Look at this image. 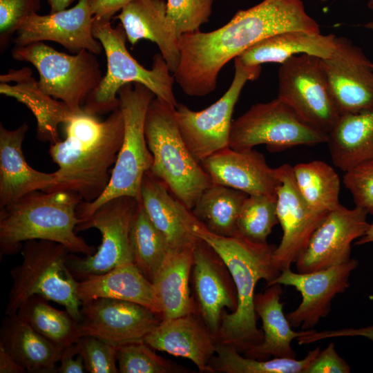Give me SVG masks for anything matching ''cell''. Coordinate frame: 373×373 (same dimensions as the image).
<instances>
[{"mask_svg":"<svg viewBox=\"0 0 373 373\" xmlns=\"http://www.w3.org/2000/svg\"><path fill=\"white\" fill-rule=\"evenodd\" d=\"M369 298L370 300H373V295L370 296Z\"/></svg>","mask_w":373,"mask_h":373,"instance_id":"db71d44e","label":"cell"},{"mask_svg":"<svg viewBox=\"0 0 373 373\" xmlns=\"http://www.w3.org/2000/svg\"><path fill=\"white\" fill-rule=\"evenodd\" d=\"M201 164L212 184L249 195L276 194L280 184L276 169L253 149L236 150L228 146L207 157Z\"/></svg>","mask_w":373,"mask_h":373,"instance_id":"44dd1931","label":"cell"},{"mask_svg":"<svg viewBox=\"0 0 373 373\" xmlns=\"http://www.w3.org/2000/svg\"><path fill=\"white\" fill-rule=\"evenodd\" d=\"M79 354L90 373H117V346L99 338L86 335L78 341Z\"/></svg>","mask_w":373,"mask_h":373,"instance_id":"60d3db41","label":"cell"},{"mask_svg":"<svg viewBox=\"0 0 373 373\" xmlns=\"http://www.w3.org/2000/svg\"><path fill=\"white\" fill-rule=\"evenodd\" d=\"M0 93L15 98L30 110L37 120L36 137L44 142L59 141V124L66 123L77 113L64 102L42 91L32 70L26 66L0 75Z\"/></svg>","mask_w":373,"mask_h":373,"instance_id":"484cf974","label":"cell"},{"mask_svg":"<svg viewBox=\"0 0 373 373\" xmlns=\"http://www.w3.org/2000/svg\"><path fill=\"white\" fill-rule=\"evenodd\" d=\"M234 76L225 93L200 111L178 104L175 117L180 133L193 156L201 163L207 157L229 146L234 107L245 84L256 80L261 66H247L234 59Z\"/></svg>","mask_w":373,"mask_h":373,"instance_id":"4fadbf2b","label":"cell"},{"mask_svg":"<svg viewBox=\"0 0 373 373\" xmlns=\"http://www.w3.org/2000/svg\"><path fill=\"white\" fill-rule=\"evenodd\" d=\"M64 124L65 138L50 144L49 153L58 169L54 185L46 192L69 191L84 202L97 199L106 189L124 131L119 107L100 121L82 111Z\"/></svg>","mask_w":373,"mask_h":373,"instance_id":"7a4b0ae2","label":"cell"},{"mask_svg":"<svg viewBox=\"0 0 373 373\" xmlns=\"http://www.w3.org/2000/svg\"><path fill=\"white\" fill-rule=\"evenodd\" d=\"M169 191L164 183L148 171L142 182L140 203L165 239L169 251L192 248L198 240L193 228L200 222Z\"/></svg>","mask_w":373,"mask_h":373,"instance_id":"7402d4cb","label":"cell"},{"mask_svg":"<svg viewBox=\"0 0 373 373\" xmlns=\"http://www.w3.org/2000/svg\"><path fill=\"white\" fill-rule=\"evenodd\" d=\"M343 182L350 191L355 207L373 215V165L361 166L345 172Z\"/></svg>","mask_w":373,"mask_h":373,"instance_id":"7bdbcfd3","label":"cell"},{"mask_svg":"<svg viewBox=\"0 0 373 373\" xmlns=\"http://www.w3.org/2000/svg\"><path fill=\"white\" fill-rule=\"evenodd\" d=\"M117 96L124 117L122 144L105 191L95 200L82 201L78 205L77 216L81 220L115 198L128 196L141 202L142 179L153 164V155L145 137L144 122L155 94L141 84L130 83L120 88Z\"/></svg>","mask_w":373,"mask_h":373,"instance_id":"52a82bcc","label":"cell"},{"mask_svg":"<svg viewBox=\"0 0 373 373\" xmlns=\"http://www.w3.org/2000/svg\"><path fill=\"white\" fill-rule=\"evenodd\" d=\"M144 341L117 347L119 373H172L181 369L155 354Z\"/></svg>","mask_w":373,"mask_h":373,"instance_id":"f35d334b","label":"cell"},{"mask_svg":"<svg viewBox=\"0 0 373 373\" xmlns=\"http://www.w3.org/2000/svg\"><path fill=\"white\" fill-rule=\"evenodd\" d=\"M327 135L307 126L278 97L253 105L232 122L229 146L251 149L265 144L269 151L327 142Z\"/></svg>","mask_w":373,"mask_h":373,"instance_id":"8fae6325","label":"cell"},{"mask_svg":"<svg viewBox=\"0 0 373 373\" xmlns=\"http://www.w3.org/2000/svg\"><path fill=\"white\" fill-rule=\"evenodd\" d=\"M48 301L42 296H32L16 314L42 336L64 349L77 343L82 337L78 322L67 310H59L52 307Z\"/></svg>","mask_w":373,"mask_h":373,"instance_id":"836d02e7","label":"cell"},{"mask_svg":"<svg viewBox=\"0 0 373 373\" xmlns=\"http://www.w3.org/2000/svg\"><path fill=\"white\" fill-rule=\"evenodd\" d=\"M82 199L69 191L30 193L15 202L0 209L1 255H13L23 242L46 240L64 245L70 252L86 256L97 248L77 235L81 222L77 209Z\"/></svg>","mask_w":373,"mask_h":373,"instance_id":"277c9868","label":"cell"},{"mask_svg":"<svg viewBox=\"0 0 373 373\" xmlns=\"http://www.w3.org/2000/svg\"><path fill=\"white\" fill-rule=\"evenodd\" d=\"M134 0H88L95 18L109 20L123 8Z\"/></svg>","mask_w":373,"mask_h":373,"instance_id":"7dc6e473","label":"cell"},{"mask_svg":"<svg viewBox=\"0 0 373 373\" xmlns=\"http://www.w3.org/2000/svg\"><path fill=\"white\" fill-rule=\"evenodd\" d=\"M193 283L198 313L217 338L222 312H233L237 293L230 272L219 255L200 239L193 249Z\"/></svg>","mask_w":373,"mask_h":373,"instance_id":"ffe728a7","label":"cell"},{"mask_svg":"<svg viewBox=\"0 0 373 373\" xmlns=\"http://www.w3.org/2000/svg\"><path fill=\"white\" fill-rule=\"evenodd\" d=\"M75 0H47L50 7V13L67 9Z\"/></svg>","mask_w":373,"mask_h":373,"instance_id":"681fc988","label":"cell"},{"mask_svg":"<svg viewBox=\"0 0 373 373\" xmlns=\"http://www.w3.org/2000/svg\"><path fill=\"white\" fill-rule=\"evenodd\" d=\"M78 297L82 303L99 298L123 300L143 305L160 316L162 313L153 284L133 262L79 281Z\"/></svg>","mask_w":373,"mask_h":373,"instance_id":"83f0119b","label":"cell"},{"mask_svg":"<svg viewBox=\"0 0 373 373\" xmlns=\"http://www.w3.org/2000/svg\"><path fill=\"white\" fill-rule=\"evenodd\" d=\"M28 129L26 122L15 130L0 125V209L30 193L46 192L55 184L54 172L37 171L24 157L22 143Z\"/></svg>","mask_w":373,"mask_h":373,"instance_id":"cb8c5ba5","label":"cell"},{"mask_svg":"<svg viewBox=\"0 0 373 373\" xmlns=\"http://www.w3.org/2000/svg\"><path fill=\"white\" fill-rule=\"evenodd\" d=\"M277 195H248L243 202L237 223V235L254 242L265 243L277 224Z\"/></svg>","mask_w":373,"mask_h":373,"instance_id":"74e56055","label":"cell"},{"mask_svg":"<svg viewBox=\"0 0 373 373\" xmlns=\"http://www.w3.org/2000/svg\"><path fill=\"white\" fill-rule=\"evenodd\" d=\"M138 203L128 196L113 198L76 226V233L95 228L102 235L101 244L93 254L79 257L70 253L67 266L77 281L133 262L129 236Z\"/></svg>","mask_w":373,"mask_h":373,"instance_id":"7c38bea8","label":"cell"},{"mask_svg":"<svg viewBox=\"0 0 373 373\" xmlns=\"http://www.w3.org/2000/svg\"><path fill=\"white\" fill-rule=\"evenodd\" d=\"M350 367L338 355L334 343L320 351L316 356L306 367L303 373H349Z\"/></svg>","mask_w":373,"mask_h":373,"instance_id":"ee69618b","label":"cell"},{"mask_svg":"<svg viewBox=\"0 0 373 373\" xmlns=\"http://www.w3.org/2000/svg\"><path fill=\"white\" fill-rule=\"evenodd\" d=\"M0 345L29 373L57 372L61 349L42 336L17 314L6 315L0 332Z\"/></svg>","mask_w":373,"mask_h":373,"instance_id":"f546056e","label":"cell"},{"mask_svg":"<svg viewBox=\"0 0 373 373\" xmlns=\"http://www.w3.org/2000/svg\"><path fill=\"white\" fill-rule=\"evenodd\" d=\"M326 143L333 164L344 172L373 165V109L341 115Z\"/></svg>","mask_w":373,"mask_h":373,"instance_id":"f1b7e54d","label":"cell"},{"mask_svg":"<svg viewBox=\"0 0 373 373\" xmlns=\"http://www.w3.org/2000/svg\"><path fill=\"white\" fill-rule=\"evenodd\" d=\"M144 341L155 350L191 361L200 372L213 373L209 364L218 340L198 312L162 321Z\"/></svg>","mask_w":373,"mask_h":373,"instance_id":"603a6c76","label":"cell"},{"mask_svg":"<svg viewBox=\"0 0 373 373\" xmlns=\"http://www.w3.org/2000/svg\"><path fill=\"white\" fill-rule=\"evenodd\" d=\"M77 323L82 336L90 335L115 346L144 341L162 321V317L140 304L99 298L82 303Z\"/></svg>","mask_w":373,"mask_h":373,"instance_id":"5bb4252c","label":"cell"},{"mask_svg":"<svg viewBox=\"0 0 373 373\" xmlns=\"http://www.w3.org/2000/svg\"><path fill=\"white\" fill-rule=\"evenodd\" d=\"M276 171L280 180L276 190L277 216L283 236L274 249L273 262L281 272L296 262L328 213L316 212L307 204L297 187L292 166L284 164Z\"/></svg>","mask_w":373,"mask_h":373,"instance_id":"2e32d148","label":"cell"},{"mask_svg":"<svg viewBox=\"0 0 373 373\" xmlns=\"http://www.w3.org/2000/svg\"><path fill=\"white\" fill-rule=\"evenodd\" d=\"M193 233L222 258L236 289L237 307L231 313L222 312L217 340L245 352L262 341V332L256 325L255 288L261 279L269 286L280 274L273 262L276 247L239 235L229 237L216 235L200 222L195 225Z\"/></svg>","mask_w":373,"mask_h":373,"instance_id":"3957f363","label":"cell"},{"mask_svg":"<svg viewBox=\"0 0 373 373\" xmlns=\"http://www.w3.org/2000/svg\"><path fill=\"white\" fill-rule=\"evenodd\" d=\"M70 253L64 245L54 241L24 242L22 262L10 271L12 285L6 315L16 314L27 300L38 295L62 305L79 322L82 302L78 297L79 281L67 266Z\"/></svg>","mask_w":373,"mask_h":373,"instance_id":"ba28073f","label":"cell"},{"mask_svg":"<svg viewBox=\"0 0 373 373\" xmlns=\"http://www.w3.org/2000/svg\"><path fill=\"white\" fill-rule=\"evenodd\" d=\"M282 285L278 283L267 287L261 293L255 294V312L262 321L263 338L244 354L249 358L268 359L274 358H296V354L291 343L294 339L306 336L314 329L295 332L283 313L280 302Z\"/></svg>","mask_w":373,"mask_h":373,"instance_id":"4316f807","label":"cell"},{"mask_svg":"<svg viewBox=\"0 0 373 373\" xmlns=\"http://www.w3.org/2000/svg\"><path fill=\"white\" fill-rule=\"evenodd\" d=\"M370 242H373V223L370 224L367 230L363 236L356 240L355 245H361Z\"/></svg>","mask_w":373,"mask_h":373,"instance_id":"f907efd6","label":"cell"},{"mask_svg":"<svg viewBox=\"0 0 373 373\" xmlns=\"http://www.w3.org/2000/svg\"><path fill=\"white\" fill-rule=\"evenodd\" d=\"M320 1L324 2V1H326L327 0H320Z\"/></svg>","mask_w":373,"mask_h":373,"instance_id":"11a10c76","label":"cell"},{"mask_svg":"<svg viewBox=\"0 0 373 373\" xmlns=\"http://www.w3.org/2000/svg\"><path fill=\"white\" fill-rule=\"evenodd\" d=\"M213 0H166V13L180 38L182 35L200 30L208 22Z\"/></svg>","mask_w":373,"mask_h":373,"instance_id":"ab89813d","label":"cell"},{"mask_svg":"<svg viewBox=\"0 0 373 373\" xmlns=\"http://www.w3.org/2000/svg\"><path fill=\"white\" fill-rule=\"evenodd\" d=\"M321 351L320 346L307 352L302 359L274 358L257 359L242 356L233 346L218 342L210 361L212 372L223 373H303Z\"/></svg>","mask_w":373,"mask_h":373,"instance_id":"d590c367","label":"cell"},{"mask_svg":"<svg viewBox=\"0 0 373 373\" xmlns=\"http://www.w3.org/2000/svg\"><path fill=\"white\" fill-rule=\"evenodd\" d=\"M364 27H365L367 29L373 30V21L368 22L364 25Z\"/></svg>","mask_w":373,"mask_h":373,"instance_id":"816d5d0a","label":"cell"},{"mask_svg":"<svg viewBox=\"0 0 373 373\" xmlns=\"http://www.w3.org/2000/svg\"><path fill=\"white\" fill-rule=\"evenodd\" d=\"M129 238L133 263L152 283L169 249L140 202L133 218Z\"/></svg>","mask_w":373,"mask_h":373,"instance_id":"8d00e7d4","label":"cell"},{"mask_svg":"<svg viewBox=\"0 0 373 373\" xmlns=\"http://www.w3.org/2000/svg\"><path fill=\"white\" fill-rule=\"evenodd\" d=\"M292 167L297 187L312 209L327 213L341 204V180L330 165L321 160H314Z\"/></svg>","mask_w":373,"mask_h":373,"instance_id":"e575fe53","label":"cell"},{"mask_svg":"<svg viewBox=\"0 0 373 373\" xmlns=\"http://www.w3.org/2000/svg\"><path fill=\"white\" fill-rule=\"evenodd\" d=\"M79 353L78 341L66 347L59 358V373H84L86 371L84 361Z\"/></svg>","mask_w":373,"mask_h":373,"instance_id":"bcb514c9","label":"cell"},{"mask_svg":"<svg viewBox=\"0 0 373 373\" xmlns=\"http://www.w3.org/2000/svg\"><path fill=\"white\" fill-rule=\"evenodd\" d=\"M41 0H0V48L3 52L21 22L37 13Z\"/></svg>","mask_w":373,"mask_h":373,"instance_id":"b9f144b4","label":"cell"},{"mask_svg":"<svg viewBox=\"0 0 373 373\" xmlns=\"http://www.w3.org/2000/svg\"><path fill=\"white\" fill-rule=\"evenodd\" d=\"M335 37L336 35L333 34L286 31L257 42L236 58L247 66H261L267 63L282 64L299 54L325 59L333 51Z\"/></svg>","mask_w":373,"mask_h":373,"instance_id":"4dcf8cb0","label":"cell"},{"mask_svg":"<svg viewBox=\"0 0 373 373\" xmlns=\"http://www.w3.org/2000/svg\"><path fill=\"white\" fill-rule=\"evenodd\" d=\"M362 336L373 342V325L359 328H345L336 330L318 332L313 330L310 334L296 338L300 345H307L326 338L336 337Z\"/></svg>","mask_w":373,"mask_h":373,"instance_id":"f6af8a7d","label":"cell"},{"mask_svg":"<svg viewBox=\"0 0 373 373\" xmlns=\"http://www.w3.org/2000/svg\"><path fill=\"white\" fill-rule=\"evenodd\" d=\"M367 215L360 207L347 209L341 204L329 212L296 261L297 271H316L350 260L352 242L370 226Z\"/></svg>","mask_w":373,"mask_h":373,"instance_id":"e0dca14e","label":"cell"},{"mask_svg":"<svg viewBox=\"0 0 373 373\" xmlns=\"http://www.w3.org/2000/svg\"><path fill=\"white\" fill-rule=\"evenodd\" d=\"M12 57L32 64L38 71L41 90L64 102L75 113L82 111L88 97L104 76L97 55L87 50L68 55L38 41L15 46Z\"/></svg>","mask_w":373,"mask_h":373,"instance_id":"9c48e42d","label":"cell"},{"mask_svg":"<svg viewBox=\"0 0 373 373\" xmlns=\"http://www.w3.org/2000/svg\"><path fill=\"white\" fill-rule=\"evenodd\" d=\"M93 21L88 0H79L69 9L28 17L21 22L13 41L15 46H23L51 41L61 44L73 54L87 50L97 55L104 48L93 36Z\"/></svg>","mask_w":373,"mask_h":373,"instance_id":"d6986e66","label":"cell"},{"mask_svg":"<svg viewBox=\"0 0 373 373\" xmlns=\"http://www.w3.org/2000/svg\"><path fill=\"white\" fill-rule=\"evenodd\" d=\"M358 264L356 259L351 258L344 263L312 272L296 273L291 268L282 271L269 285L278 283L293 287L302 296L298 307L287 315L290 325L300 326L303 330L311 329L326 317L334 298L349 287L350 274Z\"/></svg>","mask_w":373,"mask_h":373,"instance_id":"ac0fdd59","label":"cell"},{"mask_svg":"<svg viewBox=\"0 0 373 373\" xmlns=\"http://www.w3.org/2000/svg\"><path fill=\"white\" fill-rule=\"evenodd\" d=\"M322 65L341 115L373 109V62L345 37H336Z\"/></svg>","mask_w":373,"mask_h":373,"instance_id":"9a60e30c","label":"cell"},{"mask_svg":"<svg viewBox=\"0 0 373 373\" xmlns=\"http://www.w3.org/2000/svg\"><path fill=\"white\" fill-rule=\"evenodd\" d=\"M368 6L370 8L373 9V0H369Z\"/></svg>","mask_w":373,"mask_h":373,"instance_id":"f5cc1de1","label":"cell"},{"mask_svg":"<svg viewBox=\"0 0 373 373\" xmlns=\"http://www.w3.org/2000/svg\"><path fill=\"white\" fill-rule=\"evenodd\" d=\"M193 249L169 251L152 282L161 307L162 321L198 312L189 289Z\"/></svg>","mask_w":373,"mask_h":373,"instance_id":"1f68e13d","label":"cell"},{"mask_svg":"<svg viewBox=\"0 0 373 373\" xmlns=\"http://www.w3.org/2000/svg\"><path fill=\"white\" fill-rule=\"evenodd\" d=\"M291 30L321 33L301 0H263L238 10L216 30L185 33L179 38L180 61L173 73L175 82L189 96L209 95L230 60L267 37Z\"/></svg>","mask_w":373,"mask_h":373,"instance_id":"6da1fadb","label":"cell"},{"mask_svg":"<svg viewBox=\"0 0 373 373\" xmlns=\"http://www.w3.org/2000/svg\"><path fill=\"white\" fill-rule=\"evenodd\" d=\"M175 110L174 106L157 97L149 106L144 133L153 155L149 171L191 210L212 182L186 146L176 122Z\"/></svg>","mask_w":373,"mask_h":373,"instance_id":"8992f818","label":"cell"},{"mask_svg":"<svg viewBox=\"0 0 373 373\" xmlns=\"http://www.w3.org/2000/svg\"><path fill=\"white\" fill-rule=\"evenodd\" d=\"M247 196L240 191L212 184L202 192L191 212L211 233L234 236L240 211Z\"/></svg>","mask_w":373,"mask_h":373,"instance_id":"d6a6232c","label":"cell"},{"mask_svg":"<svg viewBox=\"0 0 373 373\" xmlns=\"http://www.w3.org/2000/svg\"><path fill=\"white\" fill-rule=\"evenodd\" d=\"M114 18L120 21L131 45L140 39L155 43L171 73L176 71L180 61L179 37L167 16L166 1L134 0Z\"/></svg>","mask_w":373,"mask_h":373,"instance_id":"d4e9b609","label":"cell"},{"mask_svg":"<svg viewBox=\"0 0 373 373\" xmlns=\"http://www.w3.org/2000/svg\"><path fill=\"white\" fill-rule=\"evenodd\" d=\"M93 34L103 46L107 68L100 84L86 100L82 107L84 111L97 115L118 108V91L130 83L145 86L155 97L177 107L173 88L175 79L160 53L154 55L151 68L146 69L128 51L121 23L113 27L111 21L94 17Z\"/></svg>","mask_w":373,"mask_h":373,"instance_id":"5b68a950","label":"cell"},{"mask_svg":"<svg viewBox=\"0 0 373 373\" xmlns=\"http://www.w3.org/2000/svg\"><path fill=\"white\" fill-rule=\"evenodd\" d=\"M25 368L0 345V373H25Z\"/></svg>","mask_w":373,"mask_h":373,"instance_id":"c3c4849f","label":"cell"},{"mask_svg":"<svg viewBox=\"0 0 373 373\" xmlns=\"http://www.w3.org/2000/svg\"><path fill=\"white\" fill-rule=\"evenodd\" d=\"M278 77V98L307 126L328 135L341 113L321 59L294 56L280 65Z\"/></svg>","mask_w":373,"mask_h":373,"instance_id":"30bf717a","label":"cell"}]
</instances>
